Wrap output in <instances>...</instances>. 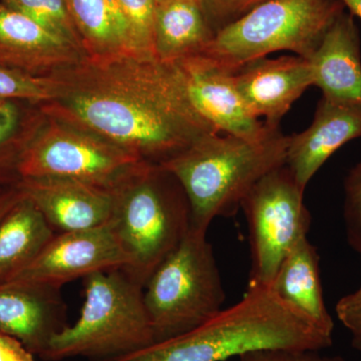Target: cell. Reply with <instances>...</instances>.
Here are the masks:
<instances>
[{
	"instance_id": "5bb4252c",
	"label": "cell",
	"mask_w": 361,
	"mask_h": 361,
	"mask_svg": "<svg viewBox=\"0 0 361 361\" xmlns=\"http://www.w3.org/2000/svg\"><path fill=\"white\" fill-rule=\"evenodd\" d=\"M85 52L0 1V66L49 77L75 65Z\"/></svg>"
},
{
	"instance_id": "4316f807",
	"label": "cell",
	"mask_w": 361,
	"mask_h": 361,
	"mask_svg": "<svg viewBox=\"0 0 361 361\" xmlns=\"http://www.w3.org/2000/svg\"><path fill=\"white\" fill-rule=\"evenodd\" d=\"M209 23L217 33L268 0H199Z\"/></svg>"
},
{
	"instance_id": "603a6c76",
	"label": "cell",
	"mask_w": 361,
	"mask_h": 361,
	"mask_svg": "<svg viewBox=\"0 0 361 361\" xmlns=\"http://www.w3.org/2000/svg\"><path fill=\"white\" fill-rule=\"evenodd\" d=\"M6 6L25 14L30 20L82 49L71 18L68 0H0Z\"/></svg>"
},
{
	"instance_id": "277c9868",
	"label": "cell",
	"mask_w": 361,
	"mask_h": 361,
	"mask_svg": "<svg viewBox=\"0 0 361 361\" xmlns=\"http://www.w3.org/2000/svg\"><path fill=\"white\" fill-rule=\"evenodd\" d=\"M114 197L111 224L129 257L125 271L145 287L191 229L189 200L175 176L151 163L118 183Z\"/></svg>"
},
{
	"instance_id": "7c38bea8",
	"label": "cell",
	"mask_w": 361,
	"mask_h": 361,
	"mask_svg": "<svg viewBox=\"0 0 361 361\" xmlns=\"http://www.w3.org/2000/svg\"><path fill=\"white\" fill-rule=\"evenodd\" d=\"M240 96L252 115L280 129L292 104L313 85L310 61L301 56L259 59L234 73Z\"/></svg>"
},
{
	"instance_id": "ffe728a7",
	"label": "cell",
	"mask_w": 361,
	"mask_h": 361,
	"mask_svg": "<svg viewBox=\"0 0 361 361\" xmlns=\"http://www.w3.org/2000/svg\"><path fill=\"white\" fill-rule=\"evenodd\" d=\"M56 234L37 206L21 195L0 220V285L32 264Z\"/></svg>"
},
{
	"instance_id": "7a4b0ae2",
	"label": "cell",
	"mask_w": 361,
	"mask_h": 361,
	"mask_svg": "<svg viewBox=\"0 0 361 361\" xmlns=\"http://www.w3.org/2000/svg\"><path fill=\"white\" fill-rule=\"evenodd\" d=\"M332 342L334 334L269 287L248 286L238 303L200 326L111 361H228L262 350L322 351Z\"/></svg>"
},
{
	"instance_id": "52a82bcc",
	"label": "cell",
	"mask_w": 361,
	"mask_h": 361,
	"mask_svg": "<svg viewBox=\"0 0 361 361\" xmlns=\"http://www.w3.org/2000/svg\"><path fill=\"white\" fill-rule=\"evenodd\" d=\"M226 299L207 233L190 229L144 287L155 343L182 336L222 310Z\"/></svg>"
},
{
	"instance_id": "2e32d148",
	"label": "cell",
	"mask_w": 361,
	"mask_h": 361,
	"mask_svg": "<svg viewBox=\"0 0 361 361\" xmlns=\"http://www.w3.org/2000/svg\"><path fill=\"white\" fill-rule=\"evenodd\" d=\"M358 137H361V109L322 97L310 127L289 135L285 165L306 189L330 157Z\"/></svg>"
},
{
	"instance_id": "5b68a950",
	"label": "cell",
	"mask_w": 361,
	"mask_h": 361,
	"mask_svg": "<svg viewBox=\"0 0 361 361\" xmlns=\"http://www.w3.org/2000/svg\"><path fill=\"white\" fill-rule=\"evenodd\" d=\"M84 280L80 317L51 339L42 360L111 361L155 344L142 284L123 269L101 271Z\"/></svg>"
},
{
	"instance_id": "8992f818",
	"label": "cell",
	"mask_w": 361,
	"mask_h": 361,
	"mask_svg": "<svg viewBox=\"0 0 361 361\" xmlns=\"http://www.w3.org/2000/svg\"><path fill=\"white\" fill-rule=\"evenodd\" d=\"M345 9L341 0H268L216 33L202 54L233 73L276 51L308 59Z\"/></svg>"
},
{
	"instance_id": "d4e9b609",
	"label": "cell",
	"mask_w": 361,
	"mask_h": 361,
	"mask_svg": "<svg viewBox=\"0 0 361 361\" xmlns=\"http://www.w3.org/2000/svg\"><path fill=\"white\" fill-rule=\"evenodd\" d=\"M129 20L137 44L147 56H156L154 44L155 0H116Z\"/></svg>"
},
{
	"instance_id": "836d02e7",
	"label": "cell",
	"mask_w": 361,
	"mask_h": 361,
	"mask_svg": "<svg viewBox=\"0 0 361 361\" xmlns=\"http://www.w3.org/2000/svg\"><path fill=\"white\" fill-rule=\"evenodd\" d=\"M171 1H177V0H155V4L156 6H158V4H167V2Z\"/></svg>"
},
{
	"instance_id": "1f68e13d",
	"label": "cell",
	"mask_w": 361,
	"mask_h": 361,
	"mask_svg": "<svg viewBox=\"0 0 361 361\" xmlns=\"http://www.w3.org/2000/svg\"><path fill=\"white\" fill-rule=\"evenodd\" d=\"M341 2L348 9V13L361 20V0H341Z\"/></svg>"
},
{
	"instance_id": "d6986e66",
	"label": "cell",
	"mask_w": 361,
	"mask_h": 361,
	"mask_svg": "<svg viewBox=\"0 0 361 361\" xmlns=\"http://www.w3.org/2000/svg\"><path fill=\"white\" fill-rule=\"evenodd\" d=\"M320 257L307 236L292 247L282 261L271 289L280 299L334 334V323L325 305Z\"/></svg>"
},
{
	"instance_id": "44dd1931",
	"label": "cell",
	"mask_w": 361,
	"mask_h": 361,
	"mask_svg": "<svg viewBox=\"0 0 361 361\" xmlns=\"http://www.w3.org/2000/svg\"><path fill=\"white\" fill-rule=\"evenodd\" d=\"M199 0H177L156 6L154 44L164 61L202 54L215 37Z\"/></svg>"
},
{
	"instance_id": "4fadbf2b",
	"label": "cell",
	"mask_w": 361,
	"mask_h": 361,
	"mask_svg": "<svg viewBox=\"0 0 361 361\" xmlns=\"http://www.w3.org/2000/svg\"><path fill=\"white\" fill-rule=\"evenodd\" d=\"M54 231L92 229L111 222L114 189L66 178H25L14 185Z\"/></svg>"
},
{
	"instance_id": "7402d4cb",
	"label": "cell",
	"mask_w": 361,
	"mask_h": 361,
	"mask_svg": "<svg viewBox=\"0 0 361 361\" xmlns=\"http://www.w3.org/2000/svg\"><path fill=\"white\" fill-rule=\"evenodd\" d=\"M16 102L0 101V188L20 182L21 156L47 120L39 109L25 114Z\"/></svg>"
},
{
	"instance_id": "4dcf8cb0",
	"label": "cell",
	"mask_w": 361,
	"mask_h": 361,
	"mask_svg": "<svg viewBox=\"0 0 361 361\" xmlns=\"http://www.w3.org/2000/svg\"><path fill=\"white\" fill-rule=\"evenodd\" d=\"M21 195L23 193L16 186L4 188L0 192V220L20 200Z\"/></svg>"
},
{
	"instance_id": "3957f363",
	"label": "cell",
	"mask_w": 361,
	"mask_h": 361,
	"mask_svg": "<svg viewBox=\"0 0 361 361\" xmlns=\"http://www.w3.org/2000/svg\"><path fill=\"white\" fill-rule=\"evenodd\" d=\"M288 142L280 130L258 142L210 134L159 166L182 185L192 229L207 233L215 218L237 213L259 180L285 165Z\"/></svg>"
},
{
	"instance_id": "cb8c5ba5",
	"label": "cell",
	"mask_w": 361,
	"mask_h": 361,
	"mask_svg": "<svg viewBox=\"0 0 361 361\" xmlns=\"http://www.w3.org/2000/svg\"><path fill=\"white\" fill-rule=\"evenodd\" d=\"M56 80L52 75L37 77L0 66V101L42 104L54 99Z\"/></svg>"
},
{
	"instance_id": "484cf974",
	"label": "cell",
	"mask_w": 361,
	"mask_h": 361,
	"mask_svg": "<svg viewBox=\"0 0 361 361\" xmlns=\"http://www.w3.org/2000/svg\"><path fill=\"white\" fill-rule=\"evenodd\" d=\"M343 217L348 243L361 257V161L344 180Z\"/></svg>"
},
{
	"instance_id": "6da1fadb",
	"label": "cell",
	"mask_w": 361,
	"mask_h": 361,
	"mask_svg": "<svg viewBox=\"0 0 361 361\" xmlns=\"http://www.w3.org/2000/svg\"><path fill=\"white\" fill-rule=\"evenodd\" d=\"M47 118L104 137L161 165L201 137L220 134L195 108L179 66L134 54L84 56L51 75Z\"/></svg>"
},
{
	"instance_id": "8fae6325",
	"label": "cell",
	"mask_w": 361,
	"mask_h": 361,
	"mask_svg": "<svg viewBox=\"0 0 361 361\" xmlns=\"http://www.w3.org/2000/svg\"><path fill=\"white\" fill-rule=\"evenodd\" d=\"M175 63L195 108L218 132L258 142L277 130L252 115L237 90L233 71L202 54Z\"/></svg>"
},
{
	"instance_id": "30bf717a",
	"label": "cell",
	"mask_w": 361,
	"mask_h": 361,
	"mask_svg": "<svg viewBox=\"0 0 361 361\" xmlns=\"http://www.w3.org/2000/svg\"><path fill=\"white\" fill-rule=\"evenodd\" d=\"M129 263L110 222L92 229L56 233L32 264L9 282L59 289L101 271L125 270Z\"/></svg>"
},
{
	"instance_id": "9a60e30c",
	"label": "cell",
	"mask_w": 361,
	"mask_h": 361,
	"mask_svg": "<svg viewBox=\"0 0 361 361\" xmlns=\"http://www.w3.org/2000/svg\"><path fill=\"white\" fill-rule=\"evenodd\" d=\"M59 290L32 283L0 285V331L44 357L51 339L66 326Z\"/></svg>"
},
{
	"instance_id": "ba28073f",
	"label": "cell",
	"mask_w": 361,
	"mask_h": 361,
	"mask_svg": "<svg viewBox=\"0 0 361 361\" xmlns=\"http://www.w3.org/2000/svg\"><path fill=\"white\" fill-rule=\"evenodd\" d=\"M305 189L286 165L258 180L242 201L250 234L252 268L249 286H272L292 247L307 236L310 210Z\"/></svg>"
},
{
	"instance_id": "f546056e",
	"label": "cell",
	"mask_w": 361,
	"mask_h": 361,
	"mask_svg": "<svg viewBox=\"0 0 361 361\" xmlns=\"http://www.w3.org/2000/svg\"><path fill=\"white\" fill-rule=\"evenodd\" d=\"M0 361H35V355L16 337L0 331Z\"/></svg>"
},
{
	"instance_id": "ac0fdd59",
	"label": "cell",
	"mask_w": 361,
	"mask_h": 361,
	"mask_svg": "<svg viewBox=\"0 0 361 361\" xmlns=\"http://www.w3.org/2000/svg\"><path fill=\"white\" fill-rule=\"evenodd\" d=\"M68 4L85 56L145 54L116 0H68Z\"/></svg>"
},
{
	"instance_id": "d6a6232c",
	"label": "cell",
	"mask_w": 361,
	"mask_h": 361,
	"mask_svg": "<svg viewBox=\"0 0 361 361\" xmlns=\"http://www.w3.org/2000/svg\"><path fill=\"white\" fill-rule=\"evenodd\" d=\"M353 348L357 350L361 355V334L353 336Z\"/></svg>"
},
{
	"instance_id": "e575fe53",
	"label": "cell",
	"mask_w": 361,
	"mask_h": 361,
	"mask_svg": "<svg viewBox=\"0 0 361 361\" xmlns=\"http://www.w3.org/2000/svg\"><path fill=\"white\" fill-rule=\"evenodd\" d=\"M4 188H0V192H1L2 190H4Z\"/></svg>"
},
{
	"instance_id": "9c48e42d",
	"label": "cell",
	"mask_w": 361,
	"mask_h": 361,
	"mask_svg": "<svg viewBox=\"0 0 361 361\" xmlns=\"http://www.w3.org/2000/svg\"><path fill=\"white\" fill-rule=\"evenodd\" d=\"M148 161L104 137L47 118L18 164L25 178H66L114 189Z\"/></svg>"
},
{
	"instance_id": "83f0119b",
	"label": "cell",
	"mask_w": 361,
	"mask_h": 361,
	"mask_svg": "<svg viewBox=\"0 0 361 361\" xmlns=\"http://www.w3.org/2000/svg\"><path fill=\"white\" fill-rule=\"evenodd\" d=\"M320 351L262 350L228 361H345L339 356H325Z\"/></svg>"
},
{
	"instance_id": "f1b7e54d",
	"label": "cell",
	"mask_w": 361,
	"mask_h": 361,
	"mask_svg": "<svg viewBox=\"0 0 361 361\" xmlns=\"http://www.w3.org/2000/svg\"><path fill=\"white\" fill-rule=\"evenodd\" d=\"M336 311L339 322L353 336L361 334V285L357 290L342 297Z\"/></svg>"
},
{
	"instance_id": "e0dca14e",
	"label": "cell",
	"mask_w": 361,
	"mask_h": 361,
	"mask_svg": "<svg viewBox=\"0 0 361 361\" xmlns=\"http://www.w3.org/2000/svg\"><path fill=\"white\" fill-rule=\"evenodd\" d=\"M307 61L322 97L361 109L360 39L353 14L345 11L334 20Z\"/></svg>"
}]
</instances>
